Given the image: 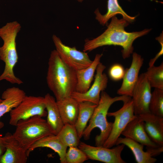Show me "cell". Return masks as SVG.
<instances>
[{
    "label": "cell",
    "mask_w": 163,
    "mask_h": 163,
    "mask_svg": "<svg viewBox=\"0 0 163 163\" xmlns=\"http://www.w3.org/2000/svg\"><path fill=\"white\" fill-rule=\"evenodd\" d=\"M129 24L123 18L119 19L116 16L112 17L107 29L103 33L93 39L85 40L83 51H91L105 46H118L123 48L121 52L123 58H129L133 53L134 41L147 34L151 30L145 29L139 31L127 32L125 27Z\"/></svg>",
    "instance_id": "cell-1"
},
{
    "label": "cell",
    "mask_w": 163,
    "mask_h": 163,
    "mask_svg": "<svg viewBox=\"0 0 163 163\" xmlns=\"http://www.w3.org/2000/svg\"><path fill=\"white\" fill-rule=\"evenodd\" d=\"M76 71L61 59L55 50L52 51L48 62L46 80L56 101L71 97L75 91Z\"/></svg>",
    "instance_id": "cell-2"
},
{
    "label": "cell",
    "mask_w": 163,
    "mask_h": 163,
    "mask_svg": "<svg viewBox=\"0 0 163 163\" xmlns=\"http://www.w3.org/2000/svg\"><path fill=\"white\" fill-rule=\"evenodd\" d=\"M21 28L16 21L7 23L0 28V37L3 41L0 47V59L5 63L4 70L0 75V81L5 80L12 84L20 85L23 81L15 75L14 67L18 59L16 38Z\"/></svg>",
    "instance_id": "cell-3"
},
{
    "label": "cell",
    "mask_w": 163,
    "mask_h": 163,
    "mask_svg": "<svg viewBox=\"0 0 163 163\" xmlns=\"http://www.w3.org/2000/svg\"><path fill=\"white\" fill-rule=\"evenodd\" d=\"M131 98L125 95L112 97L105 91H101L99 102L89 121L88 125L84 131L83 137L84 139L88 140L92 130L98 128L100 133L95 137V145L103 146L110 134L113 126V123L108 122L107 117L110 107L116 102L121 101L124 102Z\"/></svg>",
    "instance_id": "cell-4"
},
{
    "label": "cell",
    "mask_w": 163,
    "mask_h": 163,
    "mask_svg": "<svg viewBox=\"0 0 163 163\" xmlns=\"http://www.w3.org/2000/svg\"><path fill=\"white\" fill-rule=\"evenodd\" d=\"M12 134L27 151L34 143L46 136L53 134L46 120L39 116L19 121Z\"/></svg>",
    "instance_id": "cell-5"
},
{
    "label": "cell",
    "mask_w": 163,
    "mask_h": 163,
    "mask_svg": "<svg viewBox=\"0 0 163 163\" xmlns=\"http://www.w3.org/2000/svg\"><path fill=\"white\" fill-rule=\"evenodd\" d=\"M44 97L41 96L26 95L21 102L10 112V125L16 126L20 120L35 116H47Z\"/></svg>",
    "instance_id": "cell-6"
},
{
    "label": "cell",
    "mask_w": 163,
    "mask_h": 163,
    "mask_svg": "<svg viewBox=\"0 0 163 163\" xmlns=\"http://www.w3.org/2000/svg\"><path fill=\"white\" fill-rule=\"evenodd\" d=\"M107 116L114 117L110 134L103 146L111 148L115 145L116 141L128 124L135 118L132 98L123 102L122 107L118 110L108 112Z\"/></svg>",
    "instance_id": "cell-7"
},
{
    "label": "cell",
    "mask_w": 163,
    "mask_h": 163,
    "mask_svg": "<svg viewBox=\"0 0 163 163\" xmlns=\"http://www.w3.org/2000/svg\"><path fill=\"white\" fill-rule=\"evenodd\" d=\"M52 39L55 50L61 59L76 71L86 68L92 63V61L86 52L78 50L75 47L66 45L55 35H53Z\"/></svg>",
    "instance_id": "cell-8"
},
{
    "label": "cell",
    "mask_w": 163,
    "mask_h": 163,
    "mask_svg": "<svg viewBox=\"0 0 163 163\" xmlns=\"http://www.w3.org/2000/svg\"><path fill=\"white\" fill-rule=\"evenodd\" d=\"M112 149L103 146H94L80 142L78 147L86 155L88 159L105 163H126L121 154L125 145L120 144Z\"/></svg>",
    "instance_id": "cell-9"
},
{
    "label": "cell",
    "mask_w": 163,
    "mask_h": 163,
    "mask_svg": "<svg viewBox=\"0 0 163 163\" xmlns=\"http://www.w3.org/2000/svg\"><path fill=\"white\" fill-rule=\"evenodd\" d=\"M106 68V66L100 62L96 69L94 82L88 91L84 93L75 91L71 97L78 102L87 101L97 105L101 92L105 90L107 86L108 77L106 74L103 73Z\"/></svg>",
    "instance_id": "cell-10"
},
{
    "label": "cell",
    "mask_w": 163,
    "mask_h": 163,
    "mask_svg": "<svg viewBox=\"0 0 163 163\" xmlns=\"http://www.w3.org/2000/svg\"><path fill=\"white\" fill-rule=\"evenodd\" d=\"M151 87L144 73L139 76L132 97L136 115L150 112L149 106L151 96Z\"/></svg>",
    "instance_id": "cell-11"
},
{
    "label": "cell",
    "mask_w": 163,
    "mask_h": 163,
    "mask_svg": "<svg viewBox=\"0 0 163 163\" xmlns=\"http://www.w3.org/2000/svg\"><path fill=\"white\" fill-rule=\"evenodd\" d=\"M6 150L0 158V163H26L27 157V151L14 137L7 133L2 137Z\"/></svg>",
    "instance_id": "cell-12"
},
{
    "label": "cell",
    "mask_w": 163,
    "mask_h": 163,
    "mask_svg": "<svg viewBox=\"0 0 163 163\" xmlns=\"http://www.w3.org/2000/svg\"><path fill=\"white\" fill-rule=\"evenodd\" d=\"M143 60L141 55L136 52L133 53L131 65L129 68L125 70L122 85L117 91L118 94L132 97L133 91L138 79L139 72L143 65Z\"/></svg>",
    "instance_id": "cell-13"
},
{
    "label": "cell",
    "mask_w": 163,
    "mask_h": 163,
    "mask_svg": "<svg viewBox=\"0 0 163 163\" xmlns=\"http://www.w3.org/2000/svg\"><path fill=\"white\" fill-rule=\"evenodd\" d=\"M121 135L146 146V148H156L160 146L150 138L145 130L144 121L139 115H136L128 124Z\"/></svg>",
    "instance_id": "cell-14"
},
{
    "label": "cell",
    "mask_w": 163,
    "mask_h": 163,
    "mask_svg": "<svg viewBox=\"0 0 163 163\" xmlns=\"http://www.w3.org/2000/svg\"><path fill=\"white\" fill-rule=\"evenodd\" d=\"M139 115L144 121L145 130L151 139L158 145L163 146V117L150 112Z\"/></svg>",
    "instance_id": "cell-15"
},
{
    "label": "cell",
    "mask_w": 163,
    "mask_h": 163,
    "mask_svg": "<svg viewBox=\"0 0 163 163\" xmlns=\"http://www.w3.org/2000/svg\"><path fill=\"white\" fill-rule=\"evenodd\" d=\"M26 96L24 91L18 87L7 89L2 94V101L0 103V118L5 114L16 107ZM4 126L0 121V128Z\"/></svg>",
    "instance_id": "cell-16"
},
{
    "label": "cell",
    "mask_w": 163,
    "mask_h": 163,
    "mask_svg": "<svg viewBox=\"0 0 163 163\" xmlns=\"http://www.w3.org/2000/svg\"><path fill=\"white\" fill-rule=\"evenodd\" d=\"M102 54H97L92 63L88 67L76 71L77 83L75 91L84 93L91 87L94 72L97 66L100 62Z\"/></svg>",
    "instance_id": "cell-17"
},
{
    "label": "cell",
    "mask_w": 163,
    "mask_h": 163,
    "mask_svg": "<svg viewBox=\"0 0 163 163\" xmlns=\"http://www.w3.org/2000/svg\"><path fill=\"white\" fill-rule=\"evenodd\" d=\"M49 148L57 153L59 155L60 162L66 163L65 157L67 147L60 141L56 135L50 134L44 136L32 144L27 152L28 156L30 152L38 148Z\"/></svg>",
    "instance_id": "cell-18"
},
{
    "label": "cell",
    "mask_w": 163,
    "mask_h": 163,
    "mask_svg": "<svg viewBox=\"0 0 163 163\" xmlns=\"http://www.w3.org/2000/svg\"><path fill=\"white\" fill-rule=\"evenodd\" d=\"M47 112L46 122L53 133L57 135L64 125L55 98L50 94L45 96Z\"/></svg>",
    "instance_id": "cell-19"
},
{
    "label": "cell",
    "mask_w": 163,
    "mask_h": 163,
    "mask_svg": "<svg viewBox=\"0 0 163 163\" xmlns=\"http://www.w3.org/2000/svg\"><path fill=\"white\" fill-rule=\"evenodd\" d=\"M56 101L64 125H74L78 113V102L71 97Z\"/></svg>",
    "instance_id": "cell-20"
},
{
    "label": "cell",
    "mask_w": 163,
    "mask_h": 163,
    "mask_svg": "<svg viewBox=\"0 0 163 163\" xmlns=\"http://www.w3.org/2000/svg\"><path fill=\"white\" fill-rule=\"evenodd\" d=\"M94 13L96 20L103 26L107 24L110 19L117 14H121L123 18L129 23L133 22L136 17L131 16L127 14L119 5L118 0H107V11L105 14H101L98 8L95 10Z\"/></svg>",
    "instance_id": "cell-21"
},
{
    "label": "cell",
    "mask_w": 163,
    "mask_h": 163,
    "mask_svg": "<svg viewBox=\"0 0 163 163\" xmlns=\"http://www.w3.org/2000/svg\"><path fill=\"white\" fill-rule=\"evenodd\" d=\"M123 144L128 147L131 151L138 163H154L157 159L152 157L147 151L143 150L144 145L130 139L119 137L115 145Z\"/></svg>",
    "instance_id": "cell-22"
},
{
    "label": "cell",
    "mask_w": 163,
    "mask_h": 163,
    "mask_svg": "<svg viewBox=\"0 0 163 163\" xmlns=\"http://www.w3.org/2000/svg\"><path fill=\"white\" fill-rule=\"evenodd\" d=\"M78 103V113L74 126L80 139L97 105L87 101Z\"/></svg>",
    "instance_id": "cell-23"
},
{
    "label": "cell",
    "mask_w": 163,
    "mask_h": 163,
    "mask_svg": "<svg viewBox=\"0 0 163 163\" xmlns=\"http://www.w3.org/2000/svg\"><path fill=\"white\" fill-rule=\"evenodd\" d=\"M56 135L61 142L67 147H78L80 142V139L74 125L64 124Z\"/></svg>",
    "instance_id": "cell-24"
},
{
    "label": "cell",
    "mask_w": 163,
    "mask_h": 163,
    "mask_svg": "<svg viewBox=\"0 0 163 163\" xmlns=\"http://www.w3.org/2000/svg\"><path fill=\"white\" fill-rule=\"evenodd\" d=\"M151 87L163 90V63L158 66H149L144 73Z\"/></svg>",
    "instance_id": "cell-25"
},
{
    "label": "cell",
    "mask_w": 163,
    "mask_h": 163,
    "mask_svg": "<svg viewBox=\"0 0 163 163\" xmlns=\"http://www.w3.org/2000/svg\"><path fill=\"white\" fill-rule=\"evenodd\" d=\"M149 109L152 114L163 117V90L155 88L152 93Z\"/></svg>",
    "instance_id": "cell-26"
},
{
    "label": "cell",
    "mask_w": 163,
    "mask_h": 163,
    "mask_svg": "<svg viewBox=\"0 0 163 163\" xmlns=\"http://www.w3.org/2000/svg\"><path fill=\"white\" fill-rule=\"evenodd\" d=\"M69 147L66 155V163H82L88 159L86 154L78 147Z\"/></svg>",
    "instance_id": "cell-27"
},
{
    "label": "cell",
    "mask_w": 163,
    "mask_h": 163,
    "mask_svg": "<svg viewBox=\"0 0 163 163\" xmlns=\"http://www.w3.org/2000/svg\"><path fill=\"white\" fill-rule=\"evenodd\" d=\"M125 70L121 65L115 64L110 68L108 72L110 78L113 80L119 81L123 78Z\"/></svg>",
    "instance_id": "cell-28"
},
{
    "label": "cell",
    "mask_w": 163,
    "mask_h": 163,
    "mask_svg": "<svg viewBox=\"0 0 163 163\" xmlns=\"http://www.w3.org/2000/svg\"><path fill=\"white\" fill-rule=\"evenodd\" d=\"M163 33H161L159 36L157 37L156 39L160 43L161 45V49L159 52L158 53L155 57L151 59L149 63V66L154 65V64L157 59L163 53Z\"/></svg>",
    "instance_id": "cell-29"
},
{
    "label": "cell",
    "mask_w": 163,
    "mask_h": 163,
    "mask_svg": "<svg viewBox=\"0 0 163 163\" xmlns=\"http://www.w3.org/2000/svg\"><path fill=\"white\" fill-rule=\"evenodd\" d=\"M146 151L152 157L159 155L163 152V146H159L156 148H146Z\"/></svg>",
    "instance_id": "cell-30"
},
{
    "label": "cell",
    "mask_w": 163,
    "mask_h": 163,
    "mask_svg": "<svg viewBox=\"0 0 163 163\" xmlns=\"http://www.w3.org/2000/svg\"><path fill=\"white\" fill-rule=\"evenodd\" d=\"M5 150L6 148L3 142L2 137L0 136V158Z\"/></svg>",
    "instance_id": "cell-31"
},
{
    "label": "cell",
    "mask_w": 163,
    "mask_h": 163,
    "mask_svg": "<svg viewBox=\"0 0 163 163\" xmlns=\"http://www.w3.org/2000/svg\"><path fill=\"white\" fill-rule=\"evenodd\" d=\"M78 2H82L84 1V0H75Z\"/></svg>",
    "instance_id": "cell-32"
},
{
    "label": "cell",
    "mask_w": 163,
    "mask_h": 163,
    "mask_svg": "<svg viewBox=\"0 0 163 163\" xmlns=\"http://www.w3.org/2000/svg\"><path fill=\"white\" fill-rule=\"evenodd\" d=\"M2 99L0 98V103L2 101Z\"/></svg>",
    "instance_id": "cell-33"
},
{
    "label": "cell",
    "mask_w": 163,
    "mask_h": 163,
    "mask_svg": "<svg viewBox=\"0 0 163 163\" xmlns=\"http://www.w3.org/2000/svg\"><path fill=\"white\" fill-rule=\"evenodd\" d=\"M127 0V1H130V0Z\"/></svg>",
    "instance_id": "cell-34"
}]
</instances>
